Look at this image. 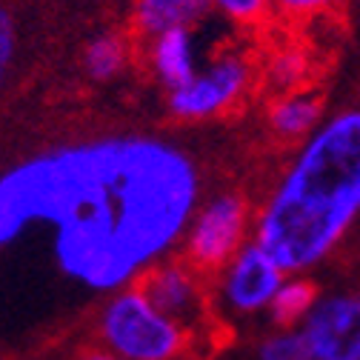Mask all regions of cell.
Segmentation results:
<instances>
[{"instance_id": "obj_1", "label": "cell", "mask_w": 360, "mask_h": 360, "mask_svg": "<svg viewBox=\"0 0 360 360\" xmlns=\"http://www.w3.org/2000/svg\"><path fill=\"white\" fill-rule=\"evenodd\" d=\"M203 200L195 155L146 131L98 134L0 169V340L43 338L134 286Z\"/></svg>"}, {"instance_id": "obj_2", "label": "cell", "mask_w": 360, "mask_h": 360, "mask_svg": "<svg viewBox=\"0 0 360 360\" xmlns=\"http://www.w3.org/2000/svg\"><path fill=\"white\" fill-rule=\"evenodd\" d=\"M360 217V109L314 126L252 217L257 243L286 275L321 266Z\"/></svg>"}, {"instance_id": "obj_3", "label": "cell", "mask_w": 360, "mask_h": 360, "mask_svg": "<svg viewBox=\"0 0 360 360\" xmlns=\"http://www.w3.org/2000/svg\"><path fill=\"white\" fill-rule=\"evenodd\" d=\"M101 349L120 360H177L189 346V329L149 303L138 286L109 295L98 311Z\"/></svg>"}, {"instance_id": "obj_4", "label": "cell", "mask_w": 360, "mask_h": 360, "mask_svg": "<svg viewBox=\"0 0 360 360\" xmlns=\"http://www.w3.org/2000/svg\"><path fill=\"white\" fill-rule=\"evenodd\" d=\"M252 217L249 198L240 192H217L200 200L180 240V260L189 263L200 278H214L252 238Z\"/></svg>"}, {"instance_id": "obj_5", "label": "cell", "mask_w": 360, "mask_h": 360, "mask_svg": "<svg viewBox=\"0 0 360 360\" xmlns=\"http://www.w3.org/2000/svg\"><path fill=\"white\" fill-rule=\"evenodd\" d=\"M297 332L309 360H360V292L321 295Z\"/></svg>"}, {"instance_id": "obj_6", "label": "cell", "mask_w": 360, "mask_h": 360, "mask_svg": "<svg viewBox=\"0 0 360 360\" xmlns=\"http://www.w3.org/2000/svg\"><path fill=\"white\" fill-rule=\"evenodd\" d=\"M214 278L220 306L235 318H252L269 309L286 272L257 243L246 240Z\"/></svg>"}, {"instance_id": "obj_7", "label": "cell", "mask_w": 360, "mask_h": 360, "mask_svg": "<svg viewBox=\"0 0 360 360\" xmlns=\"http://www.w3.org/2000/svg\"><path fill=\"white\" fill-rule=\"evenodd\" d=\"M249 83V66L240 58H220L206 72L169 92V112L177 120H206L226 112Z\"/></svg>"}, {"instance_id": "obj_8", "label": "cell", "mask_w": 360, "mask_h": 360, "mask_svg": "<svg viewBox=\"0 0 360 360\" xmlns=\"http://www.w3.org/2000/svg\"><path fill=\"white\" fill-rule=\"evenodd\" d=\"M134 286L149 297V303L155 309L174 318L177 323H184L186 329L195 318H200L198 311L203 309V300H206L203 281L195 269L180 257H166V260L155 263Z\"/></svg>"}, {"instance_id": "obj_9", "label": "cell", "mask_w": 360, "mask_h": 360, "mask_svg": "<svg viewBox=\"0 0 360 360\" xmlns=\"http://www.w3.org/2000/svg\"><path fill=\"white\" fill-rule=\"evenodd\" d=\"M152 69L158 80L169 89H177L195 77V49H192V32L189 29H169L152 37L149 52Z\"/></svg>"}, {"instance_id": "obj_10", "label": "cell", "mask_w": 360, "mask_h": 360, "mask_svg": "<svg viewBox=\"0 0 360 360\" xmlns=\"http://www.w3.org/2000/svg\"><path fill=\"white\" fill-rule=\"evenodd\" d=\"M209 0H138L134 4V23L149 37L169 29H189L203 12Z\"/></svg>"}, {"instance_id": "obj_11", "label": "cell", "mask_w": 360, "mask_h": 360, "mask_svg": "<svg viewBox=\"0 0 360 360\" xmlns=\"http://www.w3.org/2000/svg\"><path fill=\"white\" fill-rule=\"evenodd\" d=\"M321 297V289L306 275H286L283 283L278 286L272 303H269V318H272L275 329H297L314 300Z\"/></svg>"}, {"instance_id": "obj_12", "label": "cell", "mask_w": 360, "mask_h": 360, "mask_svg": "<svg viewBox=\"0 0 360 360\" xmlns=\"http://www.w3.org/2000/svg\"><path fill=\"white\" fill-rule=\"evenodd\" d=\"M321 117V103L311 95H283L269 109V126L278 138L295 141L303 134H311Z\"/></svg>"}, {"instance_id": "obj_13", "label": "cell", "mask_w": 360, "mask_h": 360, "mask_svg": "<svg viewBox=\"0 0 360 360\" xmlns=\"http://www.w3.org/2000/svg\"><path fill=\"white\" fill-rule=\"evenodd\" d=\"M126 60H129V46L120 34H98L89 40V46L83 52V66L89 72L92 80H112L117 77L123 69H126Z\"/></svg>"}, {"instance_id": "obj_14", "label": "cell", "mask_w": 360, "mask_h": 360, "mask_svg": "<svg viewBox=\"0 0 360 360\" xmlns=\"http://www.w3.org/2000/svg\"><path fill=\"white\" fill-rule=\"evenodd\" d=\"M257 360H309L297 329H275L257 343Z\"/></svg>"}, {"instance_id": "obj_15", "label": "cell", "mask_w": 360, "mask_h": 360, "mask_svg": "<svg viewBox=\"0 0 360 360\" xmlns=\"http://www.w3.org/2000/svg\"><path fill=\"white\" fill-rule=\"evenodd\" d=\"M15 52H18V23H15V15L0 4V89H4L9 77Z\"/></svg>"}, {"instance_id": "obj_16", "label": "cell", "mask_w": 360, "mask_h": 360, "mask_svg": "<svg viewBox=\"0 0 360 360\" xmlns=\"http://www.w3.org/2000/svg\"><path fill=\"white\" fill-rule=\"evenodd\" d=\"M209 4L235 20H255L266 9V0H209Z\"/></svg>"}, {"instance_id": "obj_17", "label": "cell", "mask_w": 360, "mask_h": 360, "mask_svg": "<svg viewBox=\"0 0 360 360\" xmlns=\"http://www.w3.org/2000/svg\"><path fill=\"white\" fill-rule=\"evenodd\" d=\"M272 4L281 6L283 12H314V9L332 4V0H272Z\"/></svg>"}, {"instance_id": "obj_18", "label": "cell", "mask_w": 360, "mask_h": 360, "mask_svg": "<svg viewBox=\"0 0 360 360\" xmlns=\"http://www.w3.org/2000/svg\"><path fill=\"white\" fill-rule=\"evenodd\" d=\"M77 360H120V357H115V354L106 352V349H89V352H83Z\"/></svg>"}]
</instances>
